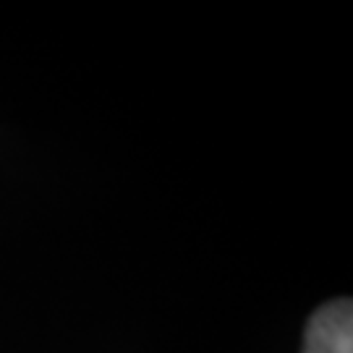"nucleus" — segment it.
I'll return each mask as SVG.
<instances>
[{
  "label": "nucleus",
  "mask_w": 353,
  "mask_h": 353,
  "mask_svg": "<svg viewBox=\"0 0 353 353\" xmlns=\"http://www.w3.org/2000/svg\"><path fill=\"white\" fill-rule=\"evenodd\" d=\"M303 353H353V306L348 299L316 309L306 327Z\"/></svg>",
  "instance_id": "f257e3e1"
}]
</instances>
